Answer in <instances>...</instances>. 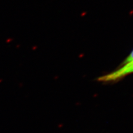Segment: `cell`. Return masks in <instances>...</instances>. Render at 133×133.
<instances>
[{
    "mask_svg": "<svg viewBox=\"0 0 133 133\" xmlns=\"http://www.w3.org/2000/svg\"><path fill=\"white\" fill-rule=\"evenodd\" d=\"M132 73H133V61L123 65L121 68L113 72L99 77L98 81L103 82H114Z\"/></svg>",
    "mask_w": 133,
    "mask_h": 133,
    "instance_id": "1",
    "label": "cell"
},
{
    "mask_svg": "<svg viewBox=\"0 0 133 133\" xmlns=\"http://www.w3.org/2000/svg\"><path fill=\"white\" fill-rule=\"evenodd\" d=\"M133 61V50L131 51V52L130 53V54L129 55L127 58L126 59L124 60V61L122 63V65L124 64H125L128 63H129V62Z\"/></svg>",
    "mask_w": 133,
    "mask_h": 133,
    "instance_id": "2",
    "label": "cell"
}]
</instances>
